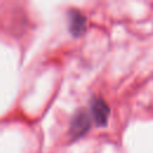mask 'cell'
I'll return each instance as SVG.
<instances>
[{
  "mask_svg": "<svg viewBox=\"0 0 153 153\" xmlns=\"http://www.w3.org/2000/svg\"><path fill=\"white\" fill-rule=\"evenodd\" d=\"M68 18H69V31L72 32V35L75 37L82 35L86 27L85 16L78 10H72L68 13Z\"/></svg>",
  "mask_w": 153,
  "mask_h": 153,
  "instance_id": "3",
  "label": "cell"
},
{
  "mask_svg": "<svg viewBox=\"0 0 153 153\" xmlns=\"http://www.w3.org/2000/svg\"><path fill=\"white\" fill-rule=\"evenodd\" d=\"M91 111H92L93 120H94L97 126H99V127L106 126L109 116H110V108H109L108 103L103 98L96 97V98L92 99Z\"/></svg>",
  "mask_w": 153,
  "mask_h": 153,
  "instance_id": "2",
  "label": "cell"
},
{
  "mask_svg": "<svg viewBox=\"0 0 153 153\" xmlns=\"http://www.w3.org/2000/svg\"><path fill=\"white\" fill-rule=\"evenodd\" d=\"M90 127H91V120L87 111H85L84 109H79L71 121L69 134L74 139L81 137L88 131Z\"/></svg>",
  "mask_w": 153,
  "mask_h": 153,
  "instance_id": "1",
  "label": "cell"
}]
</instances>
